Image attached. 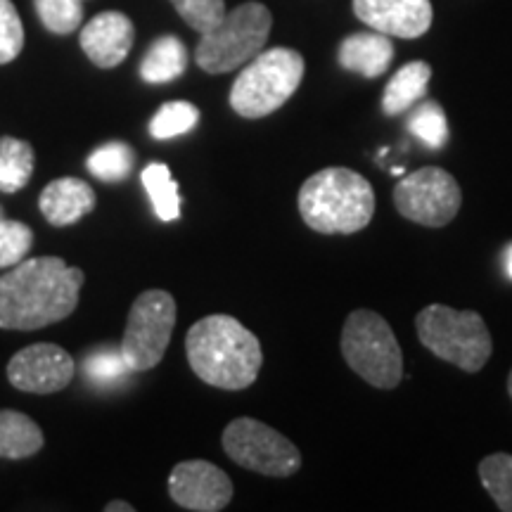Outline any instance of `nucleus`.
Listing matches in <instances>:
<instances>
[{
    "label": "nucleus",
    "mask_w": 512,
    "mask_h": 512,
    "mask_svg": "<svg viewBox=\"0 0 512 512\" xmlns=\"http://www.w3.org/2000/svg\"><path fill=\"white\" fill-rule=\"evenodd\" d=\"M223 451L245 470L266 477H290L302 467V453L266 422L238 418L223 430Z\"/></svg>",
    "instance_id": "nucleus-9"
},
{
    "label": "nucleus",
    "mask_w": 512,
    "mask_h": 512,
    "mask_svg": "<svg viewBox=\"0 0 512 512\" xmlns=\"http://www.w3.org/2000/svg\"><path fill=\"white\" fill-rule=\"evenodd\" d=\"M418 339L441 361L477 373L494 351L491 332L477 311H456L444 304L425 306L415 316Z\"/></svg>",
    "instance_id": "nucleus-5"
},
{
    "label": "nucleus",
    "mask_w": 512,
    "mask_h": 512,
    "mask_svg": "<svg viewBox=\"0 0 512 512\" xmlns=\"http://www.w3.org/2000/svg\"><path fill=\"white\" fill-rule=\"evenodd\" d=\"M133 150L121 140H112V143L98 147L91 157H88V171L95 178L105 183H119L131 176L133 171Z\"/></svg>",
    "instance_id": "nucleus-23"
},
{
    "label": "nucleus",
    "mask_w": 512,
    "mask_h": 512,
    "mask_svg": "<svg viewBox=\"0 0 512 512\" xmlns=\"http://www.w3.org/2000/svg\"><path fill=\"white\" fill-rule=\"evenodd\" d=\"M200 121V110L192 102L174 100L159 107L150 121V136L155 140H171L192 131Z\"/></svg>",
    "instance_id": "nucleus-24"
},
{
    "label": "nucleus",
    "mask_w": 512,
    "mask_h": 512,
    "mask_svg": "<svg viewBox=\"0 0 512 512\" xmlns=\"http://www.w3.org/2000/svg\"><path fill=\"white\" fill-rule=\"evenodd\" d=\"M508 273H510V278H512V249H510V254H508Z\"/></svg>",
    "instance_id": "nucleus-33"
},
{
    "label": "nucleus",
    "mask_w": 512,
    "mask_h": 512,
    "mask_svg": "<svg viewBox=\"0 0 512 512\" xmlns=\"http://www.w3.org/2000/svg\"><path fill=\"white\" fill-rule=\"evenodd\" d=\"M463 192L441 166H422L394 188V207L403 219L427 228L448 226L458 216Z\"/></svg>",
    "instance_id": "nucleus-10"
},
{
    "label": "nucleus",
    "mask_w": 512,
    "mask_h": 512,
    "mask_svg": "<svg viewBox=\"0 0 512 512\" xmlns=\"http://www.w3.org/2000/svg\"><path fill=\"white\" fill-rule=\"evenodd\" d=\"M34 245V233L27 223L12 219L0 221V268L17 266L24 256L31 252Z\"/></svg>",
    "instance_id": "nucleus-28"
},
{
    "label": "nucleus",
    "mask_w": 512,
    "mask_h": 512,
    "mask_svg": "<svg viewBox=\"0 0 512 512\" xmlns=\"http://www.w3.org/2000/svg\"><path fill=\"white\" fill-rule=\"evenodd\" d=\"M105 512H133V505L126 501H112L105 505Z\"/></svg>",
    "instance_id": "nucleus-31"
},
{
    "label": "nucleus",
    "mask_w": 512,
    "mask_h": 512,
    "mask_svg": "<svg viewBox=\"0 0 512 512\" xmlns=\"http://www.w3.org/2000/svg\"><path fill=\"white\" fill-rule=\"evenodd\" d=\"M34 150L27 140L12 136L0 138V192H12L27 188L34 174Z\"/></svg>",
    "instance_id": "nucleus-20"
},
{
    "label": "nucleus",
    "mask_w": 512,
    "mask_h": 512,
    "mask_svg": "<svg viewBox=\"0 0 512 512\" xmlns=\"http://www.w3.org/2000/svg\"><path fill=\"white\" fill-rule=\"evenodd\" d=\"M83 3L86 0H34L36 15L50 34H74L83 24Z\"/></svg>",
    "instance_id": "nucleus-25"
},
{
    "label": "nucleus",
    "mask_w": 512,
    "mask_h": 512,
    "mask_svg": "<svg viewBox=\"0 0 512 512\" xmlns=\"http://www.w3.org/2000/svg\"><path fill=\"white\" fill-rule=\"evenodd\" d=\"M337 60L347 72L361 74L366 79H377V76L387 72L394 60V43L380 31L351 34L339 43Z\"/></svg>",
    "instance_id": "nucleus-16"
},
{
    "label": "nucleus",
    "mask_w": 512,
    "mask_h": 512,
    "mask_svg": "<svg viewBox=\"0 0 512 512\" xmlns=\"http://www.w3.org/2000/svg\"><path fill=\"white\" fill-rule=\"evenodd\" d=\"M38 207L53 226H72L95 209V192L81 178H57L43 188L41 197H38Z\"/></svg>",
    "instance_id": "nucleus-15"
},
{
    "label": "nucleus",
    "mask_w": 512,
    "mask_h": 512,
    "mask_svg": "<svg viewBox=\"0 0 512 512\" xmlns=\"http://www.w3.org/2000/svg\"><path fill=\"white\" fill-rule=\"evenodd\" d=\"M133 41H136V27H133L131 17L117 10L95 15L81 29L79 36L81 50L100 69L119 67L131 53Z\"/></svg>",
    "instance_id": "nucleus-14"
},
{
    "label": "nucleus",
    "mask_w": 512,
    "mask_h": 512,
    "mask_svg": "<svg viewBox=\"0 0 512 512\" xmlns=\"http://www.w3.org/2000/svg\"><path fill=\"white\" fill-rule=\"evenodd\" d=\"M43 439L41 427L29 415L17 411H0V458L22 460L41 451Z\"/></svg>",
    "instance_id": "nucleus-19"
},
{
    "label": "nucleus",
    "mask_w": 512,
    "mask_h": 512,
    "mask_svg": "<svg viewBox=\"0 0 512 512\" xmlns=\"http://www.w3.org/2000/svg\"><path fill=\"white\" fill-rule=\"evenodd\" d=\"M185 354L192 373L226 392L252 387L264 366V351L254 332L226 313L197 320L185 337Z\"/></svg>",
    "instance_id": "nucleus-2"
},
{
    "label": "nucleus",
    "mask_w": 512,
    "mask_h": 512,
    "mask_svg": "<svg viewBox=\"0 0 512 512\" xmlns=\"http://www.w3.org/2000/svg\"><path fill=\"white\" fill-rule=\"evenodd\" d=\"M354 15L384 36L420 38L432 27L430 0H354Z\"/></svg>",
    "instance_id": "nucleus-13"
},
{
    "label": "nucleus",
    "mask_w": 512,
    "mask_h": 512,
    "mask_svg": "<svg viewBox=\"0 0 512 512\" xmlns=\"http://www.w3.org/2000/svg\"><path fill=\"white\" fill-rule=\"evenodd\" d=\"M143 185L150 195L157 219L169 223L181 216V195H178V183L171 176L169 166L159 162L145 166Z\"/></svg>",
    "instance_id": "nucleus-21"
},
{
    "label": "nucleus",
    "mask_w": 512,
    "mask_h": 512,
    "mask_svg": "<svg viewBox=\"0 0 512 512\" xmlns=\"http://www.w3.org/2000/svg\"><path fill=\"white\" fill-rule=\"evenodd\" d=\"M479 479L486 494L494 498L496 508L512 512V456L510 453H491L479 463Z\"/></svg>",
    "instance_id": "nucleus-22"
},
{
    "label": "nucleus",
    "mask_w": 512,
    "mask_h": 512,
    "mask_svg": "<svg viewBox=\"0 0 512 512\" xmlns=\"http://www.w3.org/2000/svg\"><path fill=\"white\" fill-rule=\"evenodd\" d=\"M74 358L57 344H31L8 363V380L19 392L55 394L74 380Z\"/></svg>",
    "instance_id": "nucleus-11"
},
{
    "label": "nucleus",
    "mask_w": 512,
    "mask_h": 512,
    "mask_svg": "<svg viewBox=\"0 0 512 512\" xmlns=\"http://www.w3.org/2000/svg\"><path fill=\"white\" fill-rule=\"evenodd\" d=\"M83 280L81 268L62 256L19 261L0 275V328L29 332L60 323L79 306Z\"/></svg>",
    "instance_id": "nucleus-1"
},
{
    "label": "nucleus",
    "mask_w": 512,
    "mask_h": 512,
    "mask_svg": "<svg viewBox=\"0 0 512 512\" xmlns=\"http://www.w3.org/2000/svg\"><path fill=\"white\" fill-rule=\"evenodd\" d=\"M188 69V50L178 36H159L140 60V79L145 83H169Z\"/></svg>",
    "instance_id": "nucleus-18"
},
{
    "label": "nucleus",
    "mask_w": 512,
    "mask_h": 512,
    "mask_svg": "<svg viewBox=\"0 0 512 512\" xmlns=\"http://www.w3.org/2000/svg\"><path fill=\"white\" fill-rule=\"evenodd\" d=\"M176 328V302L169 292L147 290L133 302L121 337V356L131 373H145L162 363Z\"/></svg>",
    "instance_id": "nucleus-8"
},
{
    "label": "nucleus",
    "mask_w": 512,
    "mask_h": 512,
    "mask_svg": "<svg viewBox=\"0 0 512 512\" xmlns=\"http://www.w3.org/2000/svg\"><path fill=\"white\" fill-rule=\"evenodd\" d=\"M169 496L192 512H219L233 501V482L209 460H183L169 475Z\"/></svg>",
    "instance_id": "nucleus-12"
},
{
    "label": "nucleus",
    "mask_w": 512,
    "mask_h": 512,
    "mask_svg": "<svg viewBox=\"0 0 512 512\" xmlns=\"http://www.w3.org/2000/svg\"><path fill=\"white\" fill-rule=\"evenodd\" d=\"M273 17L264 3L238 5L214 29L202 34L195 48L197 67L207 74H228L245 67L266 46L271 36Z\"/></svg>",
    "instance_id": "nucleus-6"
},
{
    "label": "nucleus",
    "mask_w": 512,
    "mask_h": 512,
    "mask_svg": "<svg viewBox=\"0 0 512 512\" xmlns=\"http://www.w3.org/2000/svg\"><path fill=\"white\" fill-rule=\"evenodd\" d=\"M299 214L323 235L358 233L375 216V190L356 171L330 166L309 176L299 190Z\"/></svg>",
    "instance_id": "nucleus-3"
},
{
    "label": "nucleus",
    "mask_w": 512,
    "mask_h": 512,
    "mask_svg": "<svg viewBox=\"0 0 512 512\" xmlns=\"http://www.w3.org/2000/svg\"><path fill=\"white\" fill-rule=\"evenodd\" d=\"M432 79V67L427 62L415 60L403 64L392 76V81L387 83L382 95V112L387 117H399L401 112L411 110L413 105L427 95V86H430Z\"/></svg>",
    "instance_id": "nucleus-17"
},
{
    "label": "nucleus",
    "mask_w": 512,
    "mask_h": 512,
    "mask_svg": "<svg viewBox=\"0 0 512 512\" xmlns=\"http://www.w3.org/2000/svg\"><path fill=\"white\" fill-rule=\"evenodd\" d=\"M344 361L358 377L377 389H396L403 380V351L392 325L380 313L358 309L349 313L342 328Z\"/></svg>",
    "instance_id": "nucleus-7"
},
{
    "label": "nucleus",
    "mask_w": 512,
    "mask_h": 512,
    "mask_svg": "<svg viewBox=\"0 0 512 512\" xmlns=\"http://www.w3.org/2000/svg\"><path fill=\"white\" fill-rule=\"evenodd\" d=\"M86 368L88 380L100 384V387H107V384H114L121 375L128 373V366L121 356V349H100L95 354L86 356Z\"/></svg>",
    "instance_id": "nucleus-30"
},
{
    "label": "nucleus",
    "mask_w": 512,
    "mask_h": 512,
    "mask_svg": "<svg viewBox=\"0 0 512 512\" xmlns=\"http://www.w3.org/2000/svg\"><path fill=\"white\" fill-rule=\"evenodd\" d=\"M304 57L292 48L261 50L242 69L230 88V107L245 119H264L278 112L302 86Z\"/></svg>",
    "instance_id": "nucleus-4"
},
{
    "label": "nucleus",
    "mask_w": 512,
    "mask_h": 512,
    "mask_svg": "<svg viewBox=\"0 0 512 512\" xmlns=\"http://www.w3.org/2000/svg\"><path fill=\"white\" fill-rule=\"evenodd\" d=\"M0 221H3V209H0Z\"/></svg>",
    "instance_id": "nucleus-35"
},
{
    "label": "nucleus",
    "mask_w": 512,
    "mask_h": 512,
    "mask_svg": "<svg viewBox=\"0 0 512 512\" xmlns=\"http://www.w3.org/2000/svg\"><path fill=\"white\" fill-rule=\"evenodd\" d=\"M24 48V27L12 0H0V64L17 60Z\"/></svg>",
    "instance_id": "nucleus-29"
},
{
    "label": "nucleus",
    "mask_w": 512,
    "mask_h": 512,
    "mask_svg": "<svg viewBox=\"0 0 512 512\" xmlns=\"http://www.w3.org/2000/svg\"><path fill=\"white\" fill-rule=\"evenodd\" d=\"M171 5L197 34H207L226 17V0H171Z\"/></svg>",
    "instance_id": "nucleus-27"
},
{
    "label": "nucleus",
    "mask_w": 512,
    "mask_h": 512,
    "mask_svg": "<svg viewBox=\"0 0 512 512\" xmlns=\"http://www.w3.org/2000/svg\"><path fill=\"white\" fill-rule=\"evenodd\" d=\"M408 131L415 138H420L427 147H434V150L444 147L448 140V121L439 102L427 100L418 105V110H413L411 117H408Z\"/></svg>",
    "instance_id": "nucleus-26"
},
{
    "label": "nucleus",
    "mask_w": 512,
    "mask_h": 512,
    "mask_svg": "<svg viewBox=\"0 0 512 512\" xmlns=\"http://www.w3.org/2000/svg\"><path fill=\"white\" fill-rule=\"evenodd\" d=\"M392 174H394V176H403V166H394Z\"/></svg>",
    "instance_id": "nucleus-32"
},
{
    "label": "nucleus",
    "mask_w": 512,
    "mask_h": 512,
    "mask_svg": "<svg viewBox=\"0 0 512 512\" xmlns=\"http://www.w3.org/2000/svg\"><path fill=\"white\" fill-rule=\"evenodd\" d=\"M508 394H510V399H512V370H510V375H508Z\"/></svg>",
    "instance_id": "nucleus-34"
}]
</instances>
